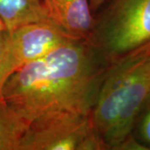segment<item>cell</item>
<instances>
[{
	"mask_svg": "<svg viewBox=\"0 0 150 150\" xmlns=\"http://www.w3.org/2000/svg\"><path fill=\"white\" fill-rule=\"evenodd\" d=\"M137 123L139 142L150 149V98L140 113Z\"/></svg>",
	"mask_w": 150,
	"mask_h": 150,
	"instance_id": "9",
	"label": "cell"
},
{
	"mask_svg": "<svg viewBox=\"0 0 150 150\" xmlns=\"http://www.w3.org/2000/svg\"><path fill=\"white\" fill-rule=\"evenodd\" d=\"M0 18L9 32L49 19L43 0H0Z\"/></svg>",
	"mask_w": 150,
	"mask_h": 150,
	"instance_id": "7",
	"label": "cell"
},
{
	"mask_svg": "<svg viewBox=\"0 0 150 150\" xmlns=\"http://www.w3.org/2000/svg\"><path fill=\"white\" fill-rule=\"evenodd\" d=\"M87 41L108 64L150 42V0H108Z\"/></svg>",
	"mask_w": 150,
	"mask_h": 150,
	"instance_id": "3",
	"label": "cell"
},
{
	"mask_svg": "<svg viewBox=\"0 0 150 150\" xmlns=\"http://www.w3.org/2000/svg\"><path fill=\"white\" fill-rule=\"evenodd\" d=\"M72 39L50 19L8 31L0 65V93L13 72Z\"/></svg>",
	"mask_w": 150,
	"mask_h": 150,
	"instance_id": "5",
	"label": "cell"
},
{
	"mask_svg": "<svg viewBox=\"0 0 150 150\" xmlns=\"http://www.w3.org/2000/svg\"><path fill=\"white\" fill-rule=\"evenodd\" d=\"M8 35V30H4V31L0 32V65H1L2 58H3V55H4V49H5Z\"/></svg>",
	"mask_w": 150,
	"mask_h": 150,
	"instance_id": "10",
	"label": "cell"
},
{
	"mask_svg": "<svg viewBox=\"0 0 150 150\" xmlns=\"http://www.w3.org/2000/svg\"><path fill=\"white\" fill-rule=\"evenodd\" d=\"M20 150H107L91 113L58 112L29 123Z\"/></svg>",
	"mask_w": 150,
	"mask_h": 150,
	"instance_id": "4",
	"label": "cell"
},
{
	"mask_svg": "<svg viewBox=\"0 0 150 150\" xmlns=\"http://www.w3.org/2000/svg\"><path fill=\"white\" fill-rule=\"evenodd\" d=\"M29 123L0 95V150H20Z\"/></svg>",
	"mask_w": 150,
	"mask_h": 150,
	"instance_id": "8",
	"label": "cell"
},
{
	"mask_svg": "<svg viewBox=\"0 0 150 150\" xmlns=\"http://www.w3.org/2000/svg\"><path fill=\"white\" fill-rule=\"evenodd\" d=\"M48 18L73 39L87 40L94 15L89 0H43Z\"/></svg>",
	"mask_w": 150,
	"mask_h": 150,
	"instance_id": "6",
	"label": "cell"
},
{
	"mask_svg": "<svg viewBox=\"0 0 150 150\" xmlns=\"http://www.w3.org/2000/svg\"><path fill=\"white\" fill-rule=\"evenodd\" d=\"M108 0H89L90 2V8L93 14L94 15L99 10L102 6L107 2Z\"/></svg>",
	"mask_w": 150,
	"mask_h": 150,
	"instance_id": "11",
	"label": "cell"
},
{
	"mask_svg": "<svg viewBox=\"0 0 150 150\" xmlns=\"http://www.w3.org/2000/svg\"><path fill=\"white\" fill-rule=\"evenodd\" d=\"M150 98V42L110 63L92 109L107 150L124 149Z\"/></svg>",
	"mask_w": 150,
	"mask_h": 150,
	"instance_id": "2",
	"label": "cell"
},
{
	"mask_svg": "<svg viewBox=\"0 0 150 150\" xmlns=\"http://www.w3.org/2000/svg\"><path fill=\"white\" fill-rule=\"evenodd\" d=\"M4 30H6V28L4 24V23L2 21V19L0 18V32L1 31H4Z\"/></svg>",
	"mask_w": 150,
	"mask_h": 150,
	"instance_id": "12",
	"label": "cell"
},
{
	"mask_svg": "<svg viewBox=\"0 0 150 150\" xmlns=\"http://www.w3.org/2000/svg\"><path fill=\"white\" fill-rule=\"evenodd\" d=\"M109 64L87 40L72 39L13 72L0 95L29 123L54 112L91 113Z\"/></svg>",
	"mask_w": 150,
	"mask_h": 150,
	"instance_id": "1",
	"label": "cell"
}]
</instances>
